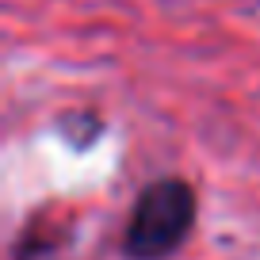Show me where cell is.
<instances>
[{"label":"cell","mask_w":260,"mask_h":260,"mask_svg":"<svg viewBox=\"0 0 260 260\" xmlns=\"http://www.w3.org/2000/svg\"><path fill=\"white\" fill-rule=\"evenodd\" d=\"M199 214L195 187L180 176H161L146 184L134 199L122 226V256L126 260H165L187 241Z\"/></svg>","instance_id":"1"}]
</instances>
